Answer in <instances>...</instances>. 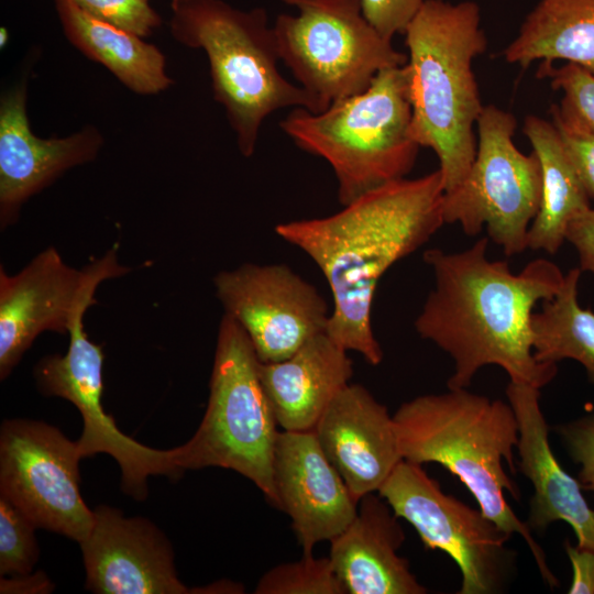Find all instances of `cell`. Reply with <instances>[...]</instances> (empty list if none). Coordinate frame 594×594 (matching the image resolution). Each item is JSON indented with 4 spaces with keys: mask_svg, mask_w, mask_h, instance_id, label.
<instances>
[{
    "mask_svg": "<svg viewBox=\"0 0 594 594\" xmlns=\"http://www.w3.org/2000/svg\"><path fill=\"white\" fill-rule=\"evenodd\" d=\"M410 123L405 64L380 72L364 91L323 111L293 108L279 127L296 146L331 166L338 200L345 206L407 177L420 148L411 138Z\"/></svg>",
    "mask_w": 594,
    "mask_h": 594,
    "instance_id": "cell-6",
    "label": "cell"
},
{
    "mask_svg": "<svg viewBox=\"0 0 594 594\" xmlns=\"http://www.w3.org/2000/svg\"><path fill=\"white\" fill-rule=\"evenodd\" d=\"M410 134L439 161L444 193L458 187L476 154L484 105L473 72L487 47L476 2L425 0L405 33Z\"/></svg>",
    "mask_w": 594,
    "mask_h": 594,
    "instance_id": "cell-4",
    "label": "cell"
},
{
    "mask_svg": "<svg viewBox=\"0 0 594 594\" xmlns=\"http://www.w3.org/2000/svg\"><path fill=\"white\" fill-rule=\"evenodd\" d=\"M54 588L53 583L50 581L44 572H36L31 574L12 575L10 578H1L0 593H19V594H35V593H50Z\"/></svg>",
    "mask_w": 594,
    "mask_h": 594,
    "instance_id": "cell-35",
    "label": "cell"
},
{
    "mask_svg": "<svg viewBox=\"0 0 594 594\" xmlns=\"http://www.w3.org/2000/svg\"><path fill=\"white\" fill-rule=\"evenodd\" d=\"M88 537L79 544L86 588L100 594H184L170 543L150 520L108 506L95 510Z\"/></svg>",
    "mask_w": 594,
    "mask_h": 594,
    "instance_id": "cell-16",
    "label": "cell"
},
{
    "mask_svg": "<svg viewBox=\"0 0 594 594\" xmlns=\"http://www.w3.org/2000/svg\"><path fill=\"white\" fill-rule=\"evenodd\" d=\"M86 13L132 32L148 36L162 23L145 0H72Z\"/></svg>",
    "mask_w": 594,
    "mask_h": 594,
    "instance_id": "cell-29",
    "label": "cell"
},
{
    "mask_svg": "<svg viewBox=\"0 0 594 594\" xmlns=\"http://www.w3.org/2000/svg\"><path fill=\"white\" fill-rule=\"evenodd\" d=\"M213 284L224 314L245 331L260 362L283 361L327 332V301L285 264L244 263L218 273Z\"/></svg>",
    "mask_w": 594,
    "mask_h": 594,
    "instance_id": "cell-14",
    "label": "cell"
},
{
    "mask_svg": "<svg viewBox=\"0 0 594 594\" xmlns=\"http://www.w3.org/2000/svg\"><path fill=\"white\" fill-rule=\"evenodd\" d=\"M85 311L75 317L69 328V346L65 355H50L35 367L41 392L63 397L79 410L84 428L76 441L82 458L108 453L119 463L122 487L134 498L144 499L146 482L151 475H180L174 464L173 449L160 450L146 447L124 435L108 415L101 403L102 348L91 342L85 332Z\"/></svg>",
    "mask_w": 594,
    "mask_h": 594,
    "instance_id": "cell-13",
    "label": "cell"
},
{
    "mask_svg": "<svg viewBox=\"0 0 594 594\" xmlns=\"http://www.w3.org/2000/svg\"><path fill=\"white\" fill-rule=\"evenodd\" d=\"M55 8L68 41L132 91L155 95L173 85L165 56L155 45L86 13L72 0H55Z\"/></svg>",
    "mask_w": 594,
    "mask_h": 594,
    "instance_id": "cell-23",
    "label": "cell"
},
{
    "mask_svg": "<svg viewBox=\"0 0 594 594\" xmlns=\"http://www.w3.org/2000/svg\"><path fill=\"white\" fill-rule=\"evenodd\" d=\"M314 432L356 502L377 493L404 460L393 416L360 384L350 383L336 396Z\"/></svg>",
    "mask_w": 594,
    "mask_h": 594,
    "instance_id": "cell-18",
    "label": "cell"
},
{
    "mask_svg": "<svg viewBox=\"0 0 594 594\" xmlns=\"http://www.w3.org/2000/svg\"><path fill=\"white\" fill-rule=\"evenodd\" d=\"M169 30L208 58L213 97L227 114L244 157L254 154L268 116L284 108L321 107L279 72L273 26L263 8L237 9L223 0H172Z\"/></svg>",
    "mask_w": 594,
    "mask_h": 594,
    "instance_id": "cell-5",
    "label": "cell"
},
{
    "mask_svg": "<svg viewBox=\"0 0 594 594\" xmlns=\"http://www.w3.org/2000/svg\"><path fill=\"white\" fill-rule=\"evenodd\" d=\"M398 518L408 521L426 548L441 550L459 566V594H495L507 585L515 553L512 537L452 495L421 468L402 460L377 492Z\"/></svg>",
    "mask_w": 594,
    "mask_h": 594,
    "instance_id": "cell-10",
    "label": "cell"
},
{
    "mask_svg": "<svg viewBox=\"0 0 594 594\" xmlns=\"http://www.w3.org/2000/svg\"><path fill=\"white\" fill-rule=\"evenodd\" d=\"M487 245L483 237L460 252H424L435 285L415 329L452 359L448 388H468L481 367L494 364L512 382L540 389L554 378L557 364L535 359L531 317L539 301L559 292L564 274L546 258L513 273L507 262L488 260Z\"/></svg>",
    "mask_w": 594,
    "mask_h": 594,
    "instance_id": "cell-1",
    "label": "cell"
},
{
    "mask_svg": "<svg viewBox=\"0 0 594 594\" xmlns=\"http://www.w3.org/2000/svg\"><path fill=\"white\" fill-rule=\"evenodd\" d=\"M557 432L571 459L581 465L582 488L594 493V415L560 425Z\"/></svg>",
    "mask_w": 594,
    "mask_h": 594,
    "instance_id": "cell-30",
    "label": "cell"
},
{
    "mask_svg": "<svg viewBox=\"0 0 594 594\" xmlns=\"http://www.w3.org/2000/svg\"><path fill=\"white\" fill-rule=\"evenodd\" d=\"M573 576L569 594H594V550L564 543Z\"/></svg>",
    "mask_w": 594,
    "mask_h": 594,
    "instance_id": "cell-34",
    "label": "cell"
},
{
    "mask_svg": "<svg viewBox=\"0 0 594 594\" xmlns=\"http://www.w3.org/2000/svg\"><path fill=\"white\" fill-rule=\"evenodd\" d=\"M522 132L541 169L540 204L528 231L527 246L556 254L566 241L571 222L591 208L590 196L552 121L527 116Z\"/></svg>",
    "mask_w": 594,
    "mask_h": 594,
    "instance_id": "cell-22",
    "label": "cell"
},
{
    "mask_svg": "<svg viewBox=\"0 0 594 594\" xmlns=\"http://www.w3.org/2000/svg\"><path fill=\"white\" fill-rule=\"evenodd\" d=\"M128 272L118 262L116 246L82 270L68 266L53 246L13 276L1 267V380L11 373L40 333L68 332L76 315L96 304L98 285Z\"/></svg>",
    "mask_w": 594,
    "mask_h": 594,
    "instance_id": "cell-12",
    "label": "cell"
},
{
    "mask_svg": "<svg viewBox=\"0 0 594 594\" xmlns=\"http://www.w3.org/2000/svg\"><path fill=\"white\" fill-rule=\"evenodd\" d=\"M36 526L9 499L0 495V574L12 576L30 573L40 550Z\"/></svg>",
    "mask_w": 594,
    "mask_h": 594,
    "instance_id": "cell-28",
    "label": "cell"
},
{
    "mask_svg": "<svg viewBox=\"0 0 594 594\" xmlns=\"http://www.w3.org/2000/svg\"><path fill=\"white\" fill-rule=\"evenodd\" d=\"M256 594H345L327 558L302 553L301 559L280 563L258 580Z\"/></svg>",
    "mask_w": 594,
    "mask_h": 594,
    "instance_id": "cell-27",
    "label": "cell"
},
{
    "mask_svg": "<svg viewBox=\"0 0 594 594\" xmlns=\"http://www.w3.org/2000/svg\"><path fill=\"white\" fill-rule=\"evenodd\" d=\"M280 1L298 12L282 13L273 24L279 59L321 111L364 91L380 72L407 63L367 22L360 0Z\"/></svg>",
    "mask_w": 594,
    "mask_h": 594,
    "instance_id": "cell-8",
    "label": "cell"
},
{
    "mask_svg": "<svg viewBox=\"0 0 594 594\" xmlns=\"http://www.w3.org/2000/svg\"><path fill=\"white\" fill-rule=\"evenodd\" d=\"M503 55L521 68L566 61L594 75V0H539Z\"/></svg>",
    "mask_w": 594,
    "mask_h": 594,
    "instance_id": "cell-24",
    "label": "cell"
},
{
    "mask_svg": "<svg viewBox=\"0 0 594 594\" xmlns=\"http://www.w3.org/2000/svg\"><path fill=\"white\" fill-rule=\"evenodd\" d=\"M77 442L43 421L12 419L0 432V492L36 526L77 542L95 513L79 491Z\"/></svg>",
    "mask_w": 594,
    "mask_h": 594,
    "instance_id": "cell-11",
    "label": "cell"
},
{
    "mask_svg": "<svg viewBox=\"0 0 594 594\" xmlns=\"http://www.w3.org/2000/svg\"><path fill=\"white\" fill-rule=\"evenodd\" d=\"M258 366L245 331L224 314L205 416L194 436L173 449L174 464L180 472L209 466L233 470L277 508L273 460L279 431Z\"/></svg>",
    "mask_w": 594,
    "mask_h": 594,
    "instance_id": "cell-7",
    "label": "cell"
},
{
    "mask_svg": "<svg viewBox=\"0 0 594 594\" xmlns=\"http://www.w3.org/2000/svg\"><path fill=\"white\" fill-rule=\"evenodd\" d=\"M348 352L321 332L283 361L260 362V377L282 430L315 429L331 402L350 384L353 363Z\"/></svg>",
    "mask_w": 594,
    "mask_h": 594,
    "instance_id": "cell-21",
    "label": "cell"
},
{
    "mask_svg": "<svg viewBox=\"0 0 594 594\" xmlns=\"http://www.w3.org/2000/svg\"><path fill=\"white\" fill-rule=\"evenodd\" d=\"M393 420L403 459L417 464L438 463L457 476L492 521L510 536H521L543 581L558 586L543 550L505 498V491L516 499L520 497L504 470L505 461L515 473L514 449L519 440L510 404L468 388H448L403 403Z\"/></svg>",
    "mask_w": 594,
    "mask_h": 594,
    "instance_id": "cell-3",
    "label": "cell"
},
{
    "mask_svg": "<svg viewBox=\"0 0 594 594\" xmlns=\"http://www.w3.org/2000/svg\"><path fill=\"white\" fill-rule=\"evenodd\" d=\"M539 391L512 381L506 387L518 422V466L534 487L527 525L530 530L541 531L554 521H565L573 528L578 546L594 550V509L580 481L565 472L552 452Z\"/></svg>",
    "mask_w": 594,
    "mask_h": 594,
    "instance_id": "cell-19",
    "label": "cell"
},
{
    "mask_svg": "<svg viewBox=\"0 0 594 594\" xmlns=\"http://www.w3.org/2000/svg\"><path fill=\"white\" fill-rule=\"evenodd\" d=\"M557 129L587 195L594 199V133Z\"/></svg>",
    "mask_w": 594,
    "mask_h": 594,
    "instance_id": "cell-32",
    "label": "cell"
},
{
    "mask_svg": "<svg viewBox=\"0 0 594 594\" xmlns=\"http://www.w3.org/2000/svg\"><path fill=\"white\" fill-rule=\"evenodd\" d=\"M444 188L439 169L374 188L331 216L275 226L276 234L306 253L332 294L327 333L371 365L383 360L372 328L382 276L442 227Z\"/></svg>",
    "mask_w": 594,
    "mask_h": 594,
    "instance_id": "cell-2",
    "label": "cell"
},
{
    "mask_svg": "<svg viewBox=\"0 0 594 594\" xmlns=\"http://www.w3.org/2000/svg\"><path fill=\"white\" fill-rule=\"evenodd\" d=\"M398 519L378 493H370L360 499L349 526L330 540L329 559L345 593L428 592L398 554L405 540Z\"/></svg>",
    "mask_w": 594,
    "mask_h": 594,
    "instance_id": "cell-20",
    "label": "cell"
},
{
    "mask_svg": "<svg viewBox=\"0 0 594 594\" xmlns=\"http://www.w3.org/2000/svg\"><path fill=\"white\" fill-rule=\"evenodd\" d=\"M103 144L100 131L85 127L66 138L41 139L26 114V85L0 100V222L7 228L22 204L67 169L91 162Z\"/></svg>",
    "mask_w": 594,
    "mask_h": 594,
    "instance_id": "cell-17",
    "label": "cell"
},
{
    "mask_svg": "<svg viewBox=\"0 0 594 594\" xmlns=\"http://www.w3.org/2000/svg\"><path fill=\"white\" fill-rule=\"evenodd\" d=\"M537 75L562 92L560 103L551 106V121L571 132L594 133V75L571 63L540 64Z\"/></svg>",
    "mask_w": 594,
    "mask_h": 594,
    "instance_id": "cell-26",
    "label": "cell"
},
{
    "mask_svg": "<svg viewBox=\"0 0 594 594\" xmlns=\"http://www.w3.org/2000/svg\"><path fill=\"white\" fill-rule=\"evenodd\" d=\"M145 1H147V0H145Z\"/></svg>",
    "mask_w": 594,
    "mask_h": 594,
    "instance_id": "cell-37",
    "label": "cell"
},
{
    "mask_svg": "<svg viewBox=\"0 0 594 594\" xmlns=\"http://www.w3.org/2000/svg\"><path fill=\"white\" fill-rule=\"evenodd\" d=\"M425 0H360L367 22L385 38L404 34Z\"/></svg>",
    "mask_w": 594,
    "mask_h": 594,
    "instance_id": "cell-31",
    "label": "cell"
},
{
    "mask_svg": "<svg viewBox=\"0 0 594 594\" xmlns=\"http://www.w3.org/2000/svg\"><path fill=\"white\" fill-rule=\"evenodd\" d=\"M516 118L484 106L476 123L477 147L462 183L443 196L444 223H459L469 237L485 227L507 256L522 253L541 197V169L534 152L514 143Z\"/></svg>",
    "mask_w": 594,
    "mask_h": 594,
    "instance_id": "cell-9",
    "label": "cell"
},
{
    "mask_svg": "<svg viewBox=\"0 0 594 594\" xmlns=\"http://www.w3.org/2000/svg\"><path fill=\"white\" fill-rule=\"evenodd\" d=\"M566 241L575 248L580 270L594 274V209L590 208L569 226Z\"/></svg>",
    "mask_w": 594,
    "mask_h": 594,
    "instance_id": "cell-33",
    "label": "cell"
},
{
    "mask_svg": "<svg viewBox=\"0 0 594 594\" xmlns=\"http://www.w3.org/2000/svg\"><path fill=\"white\" fill-rule=\"evenodd\" d=\"M273 482L277 508L292 520L302 553L330 541L354 519L359 502L322 451L312 431L278 432Z\"/></svg>",
    "mask_w": 594,
    "mask_h": 594,
    "instance_id": "cell-15",
    "label": "cell"
},
{
    "mask_svg": "<svg viewBox=\"0 0 594 594\" xmlns=\"http://www.w3.org/2000/svg\"><path fill=\"white\" fill-rule=\"evenodd\" d=\"M9 40L8 30L6 28L0 29V46L3 48Z\"/></svg>",
    "mask_w": 594,
    "mask_h": 594,
    "instance_id": "cell-36",
    "label": "cell"
},
{
    "mask_svg": "<svg viewBox=\"0 0 594 594\" xmlns=\"http://www.w3.org/2000/svg\"><path fill=\"white\" fill-rule=\"evenodd\" d=\"M581 273L575 267L564 274L559 292L532 314V351L540 363L557 364L565 359L581 363L594 384V312L578 301Z\"/></svg>",
    "mask_w": 594,
    "mask_h": 594,
    "instance_id": "cell-25",
    "label": "cell"
}]
</instances>
